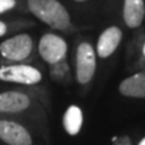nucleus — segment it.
Returning <instances> with one entry per match:
<instances>
[{"instance_id": "f8f14e48", "label": "nucleus", "mask_w": 145, "mask_h": 145, "mask_svg": "<svg viewBox=\"0 0 145 145\" xmlns=\"http://www.w3.org/2000/svg\"><path fill=\"white\" fill-rule=\"evenodd\" d=\"M53 68L51 70V75L54 80L61 81L62 78H67L68 76V71H69V68H68V64L64 62V59H62L61 62L56 63V64H52Z\"/></svg>"}, {"instance_id": "ddd939ff", "label": "nucleus", "mask_w": 145, "mask_h": 145, "mask_svg": "<svg viewBox=\"0 0 145 145\" xmlns=\"http://www.w3.org/2000/svg\"><path fill=\"white\" fill-rule=\"evenodd\" d=\"M15 4H16L15 0H0V13L13 8Z\"/></svg>"}, {"instance_id": "6e6552de", "label": "nucleus", "mask_w": 145, "mask_h": 145, "mask_svg": "<svg viewBox=\"0 0 145 145\" xmlns=\"http://www.w3.org/2000/svg\"><path fill=\"white\" fill-rule=\"evenodd\" d=\"M29 98L20 92L0 93V111L20 112L29 106Z\"/></svg>"}, {"instance_id": "2eb2a0df", "label": "nucleus", "mask_w": 145, "mask_h": 145, "mask_svg": "<svg viewBox=\"0 0 145 145\" xmlns=\"http://www.w3.org/2000/svg\"><path fill=\"white\" fill-rule=\"evenodd\" d=\"M5 33H6V25H5V23L0 22V36H3Z\"/></svg>"}, {"instance_id": "0eeeda50", "label": "nucleus", "mask_w": 145, "mask_h": 145, "mask_svg": "<svg viewBox=\"0 0 145 145\" xmlns=\"http://www.w3.org/2000/svg\"><path fill=\"white\" fill-rule=\"evenodd\" d=\"M122 33L117 27H110L106 30H104L102 35L99 36L98 45H97V52L99 57L106 58L116 50L121 41Z\"/></svg>"}, {"instance_id": "a211bd4d", "label": "nucleus", "mask_w": 145, "mask_h": 145, "mask_svg": "<svg viewBox=\"0 0 145 145\" xmlns=\"http://www.w3.org/2000/svg\"><path fill=\"white\" fill-rule=\"evenodd\" d=\"M76 1H84V0H76Z\"/></svg>"}, {"instance_id": "1a4fd4ad", "label": "nucleus", "mask_w": 145, "mask_h": 145, "mask_svg": "<svg viewBox=\"0 0 145 145\" xmlns=\"http://www.w3.org/2000/svg\"><path fill=\"white\" fill-rule=\"evenodd\" d=\"M120 92L126 97L145 98V72H138L123 80L120 85Z\"/></svg>"}, {"instance_id": "dca6fc26", "label": "nucleus", "mask_w": 145, "mask_h": 145, "mask_svg": "<svg viewBox=\"0 0 145 145\" xmlns=\"http://www.w3.org/2000/svg\"><path fill=\"white\" fill-rule=\"evenodd\" d=\"M139 145H145V138H144V139L142 140V142H140V143H139Z\"/></svg>"}, {"instance_id": "9b49d317", "label": "nucleus", "mask_w": 145, "mask_h": 145, "mask_svg": "<svg viewBox=\"0 0 145 145\" xmlns=\"http://www.w3.org/2000/svg\"><path fill=\"white\" fill-rule=\"evenodd\" d=\"M63 125L64 128L70 135H76L82 126V111L76 105H71L68 108V110L64 114L63 119Z\"/></svg>"}, {"instance_id": "f03ea898", "label": "nucleus", "mask_w": 145, "mask_h": 145, "mask_svg": "<svg viewBox=\"0 0 145 145\" xmlns=\"http://www.w3.org/2000/svg\"><path fill=\"white\" fill-rule=\"evenodd\" d=\"M96 70V54L93 47L82 42L76 51V79L80 84H87L93 78Z\"/></svg>"}, {"instance_id": "f3484780", "label": "nucleus", "mask_w": 145, "mask_h": 145, "mask_svg": "<svg viewBox=\"0 0 145 145\" xmlns=\"http://www.w3.org/2000/svg\"><path fill=\"white\" fill-rule=\"evenodd\" d=\"M143 54H144V57H145V44H144V46H143Z\"/></svg>"}, {"instance_id": "4468645a", "label": "nucleus", "mask_w": 145, "mask_h": 145, "mask_svg": "<svg viewBox=\"0 0 145 145\" xmlns=\"http://www.w3.org/2000/svg\"><path fill=\"white\" fill-rule=\"evenodd\" d=\"M112 145H132V142H131V139L127 135H123V137L117 138L116 142H114Z\"/></svg>"}, {"instance_id": "423d86ee", "label": "nucleus", "mask_w": 145, "mask_h": 145, "mask_svg": "<svg viewBox=\"0 0 145 145\" xmlns=\"http://www.w3.org/2000/svg\"><path fill=\"white\" fill-rule=\"evenodd\" d=\"M0 139L8 145H31L28 131L12 121H0Z\"/></svg>"}, {"instance_id": "f257e3e1", "label": "nucleus", "mask_w": 145, "mask_h": 145, "mask_svg": "<svg viewBox=\"0 0 145 145\" xmlns=\"http://www.w3.org/2000/svg\"><path fill=\"white\" fill-rule=\"evenodd\" d=\"M29 10L54 29H65L70 23L69 13L57 0H28Z\"/></svg>"}, {"instance_id": "9d476101", "label": "nucleus", "mask_w": 145, "mask_h": 145, "mask_svg": "<svg viewBox=\"0 0 145 145\" xmlns=\"http://www.w3.org/2000/svg\"><path fill=\"white\" fill-rule=\"evenodd\" d=\"M145 15L143 0H125L123 18L129 28H137L142 24Z\"/></svg>"}, {"instance_id": "39448f33", "label": "nucleus", "mask_w": 145, "mask_h": 145, "mask_svg": "<svg viewBox=\"0 0 145 145\" xmlns=\"http://www.w3.org/2000/svg\"><path fill=\"white\" fill-rule=\"evenodd\" d=\"M39 53L47 63L56 64L64 59L67 53V44L59 36L54 34H46L39 42Z\"/></svg>"}, {"instance_id": "7ed1b4c3", "label": "nucleus", "mask_w": 145, "mask_h": 145, "mask_svg": "<svg viewBox=\"0 0 145 145\" xmlns=\"http://www.w3.org/2000/svg\"><path fill=\"white\" fill-rule=\"evenodd\" d=\"M0 80L34 85L41 80V72L30 65H7L0 68Z\"/></svg>"}, {"instance_id": "20e7f679", "label": "nucleus", "mask_w": 145, "mask_h": 145, "mask_svg": "<svg viewBox=\"0 0 145 145\" xmlns=\"http://www.w3.org/2000/svg\"><path fill=\"white\" fill-rule=\"evenodd\" d=\"M31 48H33L31 38L27 34H21L6 40L0 45V53L7 59L23 61L30 54Z\"/></svg>"}]
</instances>
